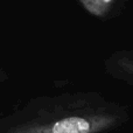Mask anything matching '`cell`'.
Here are the masks:
<instances>
[{"mask_svg":"<svg viewBox=\"0 0 133 133\" xmlns=\"http://www.w3.org/2000/svg\"><path fill=\"white\" fill-rule=\"evenodd\" d=\"M131 120L129 106L97 91L43 95L0 118V133H111Z\"/></svg>","mask_w":133,"mask_h":133,"instance_id":"cell-1","label":"cell"},{"mask_svg":"<svg viewBox=\"0 0 133 133\" xmlns=\"http://www.w3.org/2000/svg\"><path fill=\"white\" fill-rule=\"evenodd\" d=\"M104 72L133 89V49L122 48L112 51L103 61Z\"/></svg>","mask_w":133,"mask_h":133,"instance_id":"cell-2","label":"cell"},{"mask_svg":"<svg viewBox=\"0 0 133 133\" xmlns=\"http://www.w3.org/2000/svg\"><path fill=\"white\" fill-rule=\"evenodd\" d=\"M89 14L97 19L106 20L118 13L119 0H77Z\"/></svg>","mask_w":133,"mask_h":133,"instance_id":"cell-3","label":"cell"},{"mask_svg":"<svg viewBox=\"0 0 133 133\" xmlns=\"http://www.w3.org/2000/svg\"><path fill=\"white\" fill-rule=\"evenodd\" d=\"M6 81H8V74L4 69H0V84L6 82Z\"/></svg>","mask_w":133,"mask_h":133,"instance_id":"cell-4","label":"cell"}]
</instances>
